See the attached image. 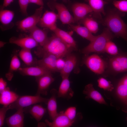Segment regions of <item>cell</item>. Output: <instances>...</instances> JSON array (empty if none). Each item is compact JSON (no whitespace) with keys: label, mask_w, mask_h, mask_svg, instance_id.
I'll return each mask as SVG.
<instances>
[{"label":"cell","mask_w":127,"mask_h":127,"mask_svg":"<svg viewBox=\"0 0 127 127\" xmlns=\"http://www.w3.org/2000/svg\"><path fill=\"white\" fill-rule=\"evenodd\" d=\"M24 111L30 114L38 122L40 121L46 113L47 109L41 105L35 104L24 108Z\"/></svg>","instance_id":"cb8c5ba5"},{"label":"cell","mask_w":127,"mask_h":127,"mask_svg":"<svg viewBox=\"0 0 127 127\" xmlns=\"http://www.w3.org/2000/svg\"><path fill=\"white\" fill-rule=\"evenodd\" d=\"M104 52L112 56L116 55L119 53L117 46L111 40L109 41L107 43Z\"/></svg>","instance_id":"d6a6232c"},{"label":"cell","mask_w":127,"mask_h":127,"mask_svg":"<svg viewBox=\"0 0 127 127\" xmlns=\"http://www.w3.org/2000/svg\"><path fill=\"white\" fill-rule=\"evenodd\" d=\"M64 112L65 115L71 120L75 122L76 117V109L75 107H69Z\"/></svg>","instance_id":"e575fe53"},{"label":"cell","mask_w":127,"mask_h":127,"mask_svg":"<svg viewBox=\"0 0 127 127\" xmlns=\"http://www.w3.org/2000/svg\"><path fill=\"white\" fill-rule=\"evenodd\" d=\"M54 7L57 10L58 18L64 24H70L75 22L74 17L70 14L66 7L63 4L55 3Z\"/></svg>","instance_id":"8fae6325"},{"label":"cell","mask_w":127,"mask_h":127,"mask_svg":"<svg viewBox=\"0 0 127 127\" xmlns=\"http://www.w3.org/2000/svg\"><path fill=\"white\" fill-rule=\"evenodd\" d=\"M7 82L2 78L0 79V93L7 87Z\"/></svg>","instance_id":"f35d334b"},{"label":"cell","mask_w":127,"mask_h":127,"mask_svg":"<svg viewBox=\"0 0 127 127\" xmlns=\"http://www.w3.org/2000/svg\"><path fill=\"white\" fill-rule=\"evenodd\" d=\"M72 9L75 22H78L82 19L88 14L93 12L90 6L87 4L78 3L74 4Z\"/></svg>","instance_id":"30bf717a"},{"label":"cell","mask_w":127,"mask_h":127,"mask_svg":"<svg viewBox=\"0 0 127 127\" xmlns=\"http://www.w3.org/2000/svg\"><path fill=\"white\" fill-rule=\"evenodd\" d=\"M0 94V103L3 106L9 105L15 101L19 97L7 87Z\"/></svg>","instance_id":"7402d4cb"},{"label":"cell","mask_w":127,"mask_h":127,"mask_svg":"<svg viewBox=\"0 0 127 127\" xmlns=\"http://www.w3.org/2000/svg\"><path fill=\"white\" fill-rule=\"evenodd\" d=\"M45 122L47 125L51 127H69L72 126L75 123L71 120L63 111L58 113L52 122H50L46 119Z\"/></svg>","instance_id":"7c38bea8"},{"label":"cell","mask_w":127,"mask_h":127,"mask_svg":"<svg viewBox=\"0 0 127 127\" xmlns=\"http://www.w3.org/2000/svg\"><path fill=\"white\" fill-rule=\"evenodd\" d=\"M48 99L40 95L22 96H19L15 101L8 105V107L9 109H16L17 110L39 103L47 104Z\"/></svg>","instance_id":"277c9868"},{"label":"cell","mask_w":127,"mask_h":127,"mask_svg":"<svg viewBox=\"0 0 127 127\" xmlns=\"http://www.w3.org/2000/svg\"><path fill=\"white\" fill-rule=\"evenodd\" d=\"M79 21L91 33L95 34L98 32V24L92 18L86 16Z\"/></svg>","instance_id":"f1b7e54d"},{"label":"cell","mask_w":127,"mask_h":127,"mask_svg":"<svg viewBox=\"0 0 127 127\" xmlns=\"http://www.w3.org/2000/svg\"><path fill=\"white\" fill-rule=\"evenodd\" d=\"M116 36L107 28H105L102 32L96 37L92 41L82 50L85 56L92 52L98 53H103L107 42Z\"/></svg>","instance_id":"3957f363"},{"label":"cell","mask_w":127,"mask_h":127,"mask_svg":"<svg viewBox=\"0 0 127 127\" xmlns=\"http://www.w3.org/2000/svg\"><path fill=\"white\" fill-rule=\"evenodd\" d=\"M18 71L24 75H28L38 77L43 75L52 74V72L39 66L25 67H20Z\"/></svg>","instance_id":"e0dca14e"},{"label":"cell","mask_w":127,"mask_h":127,"mask_svg":"<svg viewBox=\"0 0 127 127\" xmlns=\"http://www.w3.org/2000/svg\"><path fill=\"white\" fill-rule=\"evenodd\" d=\"M9 42L20 47L22 48L31 49L38 46V44L30 36L21 38L12 37Z\"/></svg>","instance_id":"5bb4252c"},{"label":"cell","mask_w":127,"mask_h":127,"mask_svg":"<svg viewBox=\"0 0 127 127\" xmlns=\"http://www.w3.org/2000/svg\"><path fill=\"white\" fill-rule=\"evenodd\" d=\"M65 63V60L63 58H59L57 59L56 63L57 71H60L64 67Z\"/></svg>","instance_id":"74e56055"},{"label":"cell","mask_w":127,"mask_h":127,"mask_svg":"<svg viewBox=\"0 0 127 127\" xmlns=\"http://www.w3.org/2000/svg\"><path fill=\"white\" fill-rule=\"evenodd\" d=\"M125 14L117 9H111L101 21L116 36L127 41V24L121 18Z\"/></svg>","instance_id":"7a4b0ae2"},{"label":"cell","mask_w":127,"mask_h":127,"mask_svg":"<svg viewBox=\"0 0 127 127\" xmlns=\"http://www.w3.org/2000/svg\"><path fill=\"white\" fill-rule=\"evenodd\" d=\"M9 109L8 106H3L2 107L0 108V127L3 126L7 112Z\"/></svg>","instance_id":"d590c367"},{"label":"cell","mask_w":127,"mask_h":127,"mask_svg":"<svg viewBox=\"0 0 127 127\" xmlns=\"http://www.w3.org/2000/svg\"><path fill=\"white\" fill-rule=\"evenodd\" d=\"M13 114L6 119V122L10 127H22L24 126V110L20 108Z\"/></svg>","instance_id":"ac0fdd59"},{"label":"cell","mask_w":127,"mask_h":127,"mask_svg":"<svg viewBox=\"0 0 127 127\" xmlns=\"http://www.w3.org/2000/svg\"><path fill=\"white\" fill-rule=\"evenodd\" d=\"M109 2H113L114 0H107Z\"/></svg>","instance_id":"7bdbcfd3"},{"label":"cell","mask_w":127,"mask_h":127,"mask_svg":"<svg viewBox=\"0 0 127 127\" xmlns=\"http://www.w3.org/2000/svg\"><path fill=\"white\" fill-rule=\"evenodd\" d=\"M97 82L98 87L105 90L111 91L114 89L111 82L104 78L101 77L99 78L97 80Z\"/></svg>","instance_id":"1f68e13d"},{"label":"cell","mask_w":127,"mask_h":127,"mask_svg":"<svg viewBox=\"0 0 127 127\" xmlns=\"http://www.w3.org/2000/svg\"><path fill=\"white\" fill-rule=\"evenodd\" d=\"M107 68L108 72L114 74L127 71V56L119 53L111 57Z\"/></svg>","instance_id":"8992f818"},{"label":"cell","mask_w":127,"mask_h":127,"mask_svg":"<svg viewBox=\"0 0 127 127\" xmlns=\"http://www.w3.org/2000/svg\"><path fill=\"white\" fill-rule=\"evenodd\" d=\"M43 6L36 9L32 15L19 21L17 23L18 28L23 31H29L36 26L41 17Z\"/></svg>","instance_id":"52a82bcc"},{"label":"cell","mask_w":127,"mask_h":127,"mask_svg":"<svg viewBox=\"0 0 127 127\" xmlns=\"http://www.w3.org/2000/svg\"><path fill=\"white\" fill-rule=\"evenodd\" d=\"M6 43L2 42V41H0V47H3L4 44Z\"/></svg>","instance_id":"b9f144b4"},{"label":"cell","mask_w":127,"mask_h":127,"mask_svg":"<svg viewBox=\"0 0 127 127\" xmlns=\"http://www.w3.org/2000/svg\"><path fill=\"white\" fill-rule=\"evenodd\" d=\"M69 76L62 77V80L58 91V97L69 99L73 96L74 92L70 87Z\"/></svg>","instance_id":"4fadbf2b"},{"label":"cell","mask_w":127,"mask_h":127,"mask_svg":"<svg viewBox=\"0 0 127 127\" xmlns=\"http://www.w3.org/2000/svg\"><path fill=\"white\" fill-rule=\"evenodd\" d=\"M18 2L21 12L24 14H27V8L29 3V0H18Z\"/></svg>","instance_id":"8d00e7d4"},{"label":"cell","mask_w":127,"mask_h":127,"mask_svg":"<svg viewBox=\"0 0 127 127\" xmlns=\"http://www.w3.org/2000/svg\"><path fill=\"white\" fill-rule=\"evenodd\" d=\"M42 57V58L37 62L38 65L52 72L57 71L56 63L58 58L54 55L49 54H45Z\"/></svg>","instance_id":"9a60e30c"},{"label":"cell","mask_w":127,"mask_h":127,"mask_svg":"<svg viewBox=\"0 0 127 127\" xmlns=\"http://www.w3.org/2000/svg\"><path fill=\"white\" fill-rule=\"evenodd\" d=\"M70 27L78 34L89 40L90 42L94 40L96 36L93 35L86 27L79 25L69 24Z\"/></svg>","instance_id":"4316f807"},{"label":"cell","mask_w":127,"mask_h":127,"mask_svg":"<svg viewBox=\"0 0 127 127\" xmlns=\"http://www.w3.org/2000/svg\"><path fill=\"white\" fill-rule=\"evenodd\" d=\"M113 4L119 11L123 12H127V0H114Z\"/></svg>","instance_id":"836d02e7"},{"label":"cell","mask_w":127,"mask_h":127,"mask_svg":"<svg viewBox=\"0 0 127 127\" xmlns=\"http://www.w3.org/2000/svg\"><path fill=\"white\" fill-rule=\"evenodd\" d=\"M64 66L60 72L61 77L69 76L70 72L75 67L77 62V59L74 55L70 53L66 57Z\"/></svg>","instance_id":"603a6c76"},{"label":"cell","mask_w":127,"mask_h":127,"mask_svg":"<svg viewBox=\"0 0 127 127\" xmlns=\"http://www.w3.org/2000/svg\"><path fill=\"white\" fill-rule=\"evenodd\" d=\"M87 99H91L100 104H106L107 103L101 94L94 88L93 85L90 83L86 85L83 91Z\"/></svg>","instance_id":"d6986e66"},{"label":"cell","mask_w":127,"mask_h":127,"mask_svg":"<svg viewBox=\"0 0 127 127\" xmlns=\"http://www.w3.org/2000/svg\"><path fill=\"white\" fill-rule=\"evenodd\" d=\"M116 93L120 100L127 105V75L119 82L116 89Z\"/></svg>","instance_id":"44dd1931"},{"label":"cell","mask_w":127,"mask_h":127,"mask_svg":"<svg viewBox=\"0 0 127 127\" xmlns=\"http://www.w3.org/2000/svg\"><path fill=\"white\" fill-rule=\"evenodd\" d=\"M93 11L94 16L102 20L101 14H106L104 9V5L108 2L103 0H87Z\"/></svg>","instance_id":"ffe728a7"},{"label":"cell","mask_w":127,"mask_h":127,"mask_svg":"<svg viewBox=\"0 0 127 127\" xmlns=\"http://www.w3.org/2000/svg\"><path fill=\"white\" fill-rule=\"evenodd\" d=\"M30 35L41 47L43 46L48 40L47 33L36 26L29 31Z\"/></svg>","instance_id":"d4e9b609"},{"label":"cell","mask_w":127,"mask_h":127,"mask_svg":"<svg viewBox=\"0 0 127 127\" xmlns=\"http://www.w3.org/2000/svg\"><path fill=\"white\" fill-rule=\"evenodd\" d=\"M29 3H33L37 5L43 6L44 3L42 0H29Z\"/></svg>","instance_id":"ab89813d"},{"label":"cell","mask_w":127,"mask_h":127,"mask_svg":"<svg viewBox=\"0 0 127 127\" xmlns=\"http://www.w3.org/2000/svg\"><path fill=\"white\" fill-rule=\"evenodd\" d=\"M58 18V15L54 12L46 11L41 17L38 24L40 26L52 31L57 27L56 22Z\"/></svg>","instance_id":"9c48e42d"},{"label":"cell","mask_w":127,"mask_h":127,"mask_svg":"<svg viewBox=\"0 0 127 127\" xmlns=\"http://www.w3.org/2000/svg\"><path fill=\"white\" fill-rule=\"evenodd\" d=\"M14 0H4L3 4V7H6L10 5Z\"/></svg>","instance_id":"60d3db41"},{"label":"cell","mask_w":127,"mask_h":127,"mask_svg":"<svg viewBox=\"0 0 127 127\" xmlns=\"http://www.w3.org/2000/svg\"><path fill=\"white\" fill-rule=\"evenodd\" d=\"M73 49L54 33L49 38L45 44L39 47L35 53L39 56L47 54L56 56L58 58L66 57Z\"/></svg>","instance_id":"6da1fadb"},{"label":"cell","mask_w":127,"mask_h":127,"mask_svg":"<svg viewBox=\"0 0 127 127\" xmlns=\"http://www.w3.org/2000/svg\"><path fill=\"white\" fill-rule=\"evenodd\" d=\"M58 91L53 89L50 91L51 96L48 99L47 104L48 110L50 118L53 120L58 114L57 112L56 98L58 97Z\"/></svg>","instance_id":"2e32d148"},{"label":"cell","mask_w":127,"mask_h":127,"mask_svg":"<svg viewBox=\"0 0 127 127\" xmlns=\"http://www.w3.org/2000/svg\"><path fill=\"white\" fill-rule=\"evenodd\" d=\"M83 63L91 71L98 74L103 73L107 66V63L95 54L85 56Z\"/></svg>","instance_id":"5b68a950"},{"label":"cell","mask_w":127,"mask_h":127,"mask_svg":"<svg viewBox=\"0 0 127 127\" xmlns=\"http://www.w3.org/2000/svg\"><path fill=\"white\" fill-rule=\"evenodd\" d=\"M20 63L16 54L14 55L12 58L8 71L5 75V77L7 79L10 81L13 76L14 71L18 70L20 67Z\"/></svg>","instance_id":"83f0119b"},{"label":"cell","mask_w":127,"mask_h":127,"mask_svg":"<svg viewBox=\"0 0 127 127\" xmlns=\"http://www.w3.org/2000/svg\"><path fill=\"white\" fill-rule=\"evenodd\" d=\"M38 84V88L36 95H47L49 87L54 81L52 74H45L36 77Z\"/></svg>","instance_id":"ba28073f"},{"label":"cell","mask_w":127,"mask_h":127,"mask_svg":"<svg viewBox=\"0 0 127 127\" xmlns=\"http://www.w3.org/2000/svg\"><path fill=\"white\" fill-rule=\"evenodd\" d=\"M52 31L73 50H77L76 42L70 33L57 27Z\"/></svg>","instance_id":"484cf974"},{"label":"cell","mask_w":127,"mask_h":127,"mask_svg":"<svg viewBox=\"0 0 127 127\" xmlns=\"http://www.w3.org/2000/svg\"><path fill=\"white\" fill-rule=\"evenodd\" d=\"M64 0L65 1L66 0Z\"/></svg>","instance_id":"ee69618b"},{"label":"cell","mask_w":127,"mask_h":127,"mask_svg":"<svg viewBox=\"0 0 127 127\" xmlns=\"http://www.w3.org/2000/svg\"><path fill=\"white\" fill-rule=\"evenodd\" d=\"M31 49L22 48L18 55L25 64L28 66L31 65L33 62V58Z\"/></svg>","instance_id":"4dcf8cb0"},{"label":"cell","mask_w":127,"mask_h":127,"mask_svg":"<svg viewBox=\"0 0 127 127\" xmlns=\"http://www.w3.org/2000/svg\"><path fill=\"white\" fill-rule=\"evenodd\" d=\"M14 16V12L11 10L1 9L0 12V21L4 25H7L12 21Z\"/></svg>","instance_id":"f546056e"}]
</instances>
